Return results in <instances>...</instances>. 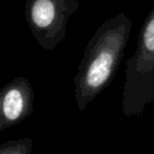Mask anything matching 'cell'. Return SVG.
I'll list each match as a JSON object with an SVG mask.
<instances>
[{
  "label": "cell",
  "mask_w": 154,
  "mask_h": 154,
  "mask_svg": "<svg viewBox=\"0 0 154 154\" xmlns=\"http://www.w3.org/2000/svg\"><path fill=\"white\" fill-rule=\"evenodd\" d=\"M131 28V19L118 13L105 20L87 42L73 77L78 111H84L111 84L124 57Z\"/></svg>",
  "instance_id": "1"
},
{
  "label": "cell",
  "mask_w": 154,
  "mask_h": 154,
  "mask_svg": "<svg viewBox=\"0 0 154 154\" xmlns=\"http://www.w3.org/2000/svg\"><path fill=\"white\" fill-rule=\"evenodd\" d=\"M154 102V5L140 29L134 54L126 60L122 112L138 117Z\"/></svg>",
  "instance_id": "2"
},
{
  "label": "cell",
  "mask_w": 154,
  "mask_h": 154,
  "mask_svg": "<svg viewBox=\"0 0 154 154\" xmlns=\"http://www.w3.org/2000/svg\"><path fill=\"white\" fill-rule=\"evenodd\" d=\"M78 7V0H26L24 17L38 46L53 51L66 37L69 19Z\"/></svg>",
  "instance_id": "3"
},
{
  "label": "cell",
  "mask_w": 154,
  "mask_h": 154,
  "mask_svg": "<svg viewBox=\"0 0 154 154\" xmlns=\"http://www.w3.org/2000/svg\"><path fill=\"white\" fill-rule=\"evenodd\" d=\"M34 111V89L25 77H14L0 88V131L25 120Z\"/></svg>",
  "instance_id": "4"
},
{
  "label": "cell",
  "mask_w": 154,
  "mask_h": 154,
  "mask_svg": "<svg viewBox=\"0 0 154 154\" xmlns=\"http://www.w3.org/2000/svg\"><path fill=\"white\" fill-rule=\"evenodd\" d=\"M34 140L31 137L10 140L0 143V154H32Z\"/></svg>",
  "instance_id": "5"
}]
</instances>
